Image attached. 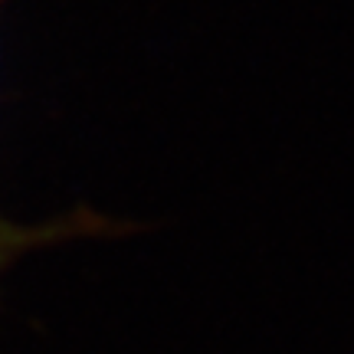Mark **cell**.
<instances>
[{
    "label": "cell",
    "instance_id": "1",
    "mask_svg": "<svg viewBox=\"0 0 354 354\" xmlns=\"http://www.w3.org/2000/svg\"><path fill=\"white\" fill-rule=\"evenodd\" d=\"M59 230L56 227H43V230H26V227H13L7 220H0V272L17 259L24 256L26 250H33L39 243H50Z\"/></svg>",
    "mask_w": 354,
    "mask_h": 354
}]
</instances>
